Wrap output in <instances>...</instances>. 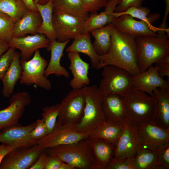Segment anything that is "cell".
<instances>
[{
	"mask_svg": "<svg viewBox=\"0 0 169 169\" xmlns=\"http://www.w3.org/2000/svg\"><path fill=\"white\" fill-rule=\"evenodd\" d=\"M156 64L158 67V73L161 77H169V54L164 57Z\"/></svg>",
	"mask_w": 169,
	"mask_h": 169,
	"instance_id": "cell-44",
	"label": "cell"
},
{
	"mask_svg": "<svg viewBox=\"0 0 169 169\" xmlns=\"http://www.w3.org/2000/svg\"><path fill=\"white\" fill-rule=\"evenodd\" d=\"M67 52H74L84 54L90 59L92 68L100 69V62L99 55L95 52L90 39V32L79 35L74 39L72 44L65 50Z\"/></svg>",
	"mask_w": 169,
	"mask_h": 169,
	"instance_id": "cell-25",
	"label": "cell"
},
{
	"mask_svg": "<svg viewBox=\"0 0 169 169\" xmlns=\"http://www.w3.org/2000/svg\"><path fill=\"white\" fill-rule=\"evenodd\" d=\"M50 41L43 34L37 33L26 37H13L8 43L9 47L19 49L22 59L28 60L37 50L49 48Z\"/></svg>",
	"mask_w": 169,
	"mask_h": 169,
	"instance_id": "cell-17",
	"label": "cell"
},
{
	"mask_svg": "<svg viewBox=\"0 0 169 169\" xmlns=\"http://www.w3.org/2000/svg\"><path fill=\"white\" fill-rule=\"evenodd\" d=\"M136 127L141 144L157 148L169 143V129L162 128L151 120L141 122Z\"/></svg>",
	"mask_w": 169,
	"mask_h": 169,
	"instance_id": "cell-16",
	"label": "cell"
},
{
	"mask_svg": "<svg viewBox=\"0 0 169 169\" xmlns=\"http://www.w3.org/2000/svg\"><path fill=\"white\" fill-rule=\"evenodd\" d=\"M112 26L111 23H110L90 32L94 38L92 44L99 55H105L108 52L111 43Z\"/></svg>",
	"mask_w": 169,
	"mask_h": 169,
	"instance_id": "cell-30",
	"label": "cell"
},
{
	"mask_svg": "<svg viewBox=\"0 0 169 169\" xmlns=\"http://www.w3.org/2000/svg\"><path fill=\"white\" fill-rule=\"evenodd\" d=\"M15 24L10 18L0 12V39L9 42L13 38Z\"/></svg>",
	"mask_w": 169,
	"mask_h": 169,
	"instance_id": "cell-36",
	"label": "cell"
},
{
	"mask_svg": "<svg viewBox=\"0 0 169 169\" xmlns=\"http://www.w3.org/2000/svg\"><path fill=\"white\" fill-rule=\"evenodd\" d=\"M37 120L26 126L19 124L5 128L0 131V142L13 149L30 146L37 144L30 137V134L35 127Z\"/></svg>",
	"mask_w": 169,
	"mask_h": 169,
	"instance_id": "cell-13",
	"label": "cell"
},
{
	"mask_svg": "<svg viewBox=\"0 0 169 169\" xmlns=\"http://www.w3.org/2000/svg\"><path fill=\"white\" fill-rule=\"evenodd\" d=\"M69 41L68 40L59 42L56 40L51 41L49 47L47 49L48 51H50L51 57L45 70V76L48 77L50 75L54 74L57 76H63L66 78L69 77L68 71L60 64L64 49Z\"/></svg>",
	"mask_w": 169,
	"mask_h": 169,
	"instance_id": "cell-22",
	"label": "cell"
},
{
	"mask_svg": "<svg viewBox=\"0 0 169 169\" xmlns=\"http://www.w3.org/2000/svg\"><path fill=\"white\" fill-rule=\"evenodd\" d=\"M20 63L22 71L19 79L21 84L35 85L47 90L51 89V82L44 75L48 63L41 56L39 49L35 51L31 59H20Z\"/></svg>",
	"mask_w": 169,
	"mask_h": 169,
	"instance_id": "cell-7",
	"label": "cell"
},
{
	"mask_svg": "<svg viewBox=\"0 0 169 169\" xmlns=\"http://www.w3.org/2000/svg\"><path fill=\"white\" fill-rule=\"evenodd\" d=\"M86 139L91 147L97 169H107L114 156V145L103 139L90 135Z\"/></svg>",
	"mask_w": 169,
	"mask_h": 169,
	"instance_id": "cell-21",
	"label": "cell"
},
{
	"mask_svg": "<svg viewBox=\"0 0 169 169\" xmlns=\"http://www.w3.org/2000/svg\"><path fill=\"white\" fill-rule=\"evenodd\" d=\"M64 162L56 156L46 154L44 169H61Z\"/></svg>",
	"mask_w": 169,
	"mask_h": 169,
	"instance_id": "cell-43",
	"label": "cell"
},
{
	"mask_svg": "<svg viewBox=\"0 0 169 169\" xmlns=\"http://www.w3.org/2000/svg\"><path fill=\"white\" fill-rule=\"evenodd\" d=\"M46 153L45 149L43 150L38 158L29 169H44Z\"/></svg>",
	"mask_w": 169,
	"mask_h": 169,
	"instance_id": "cell-45",
	"label": "cell"
},
{
	"mask_svg": "<svg viewBox=\"0 0 169 169\" xmlns=\"http://www.w3.org/2000/svg\"><path fill=\"white\" fill-rule=\"evenodd\" d=\"M169 36H146L135 38L137 64L141 72L146 71L169 54Z\"/></svg>",
	"mask_w": 169,
	"mask_h": 169,
	"instance_id": "cell-3",
	"label": "cell"
},
{
	"mask_svg": "<svg viewBox=\"0 0 169 169\" xmlns=\"http://www.w3.org/2000/svg\"><path fill=\"white\" fill-rule=\"evenodd\" d=\"M28 10L38 11L33 0H23Z\"/></svg>",
	"mask_w": 169,
	"mask_h": 169,
	"instance_id": "cell-47",
	"label": "cell"
},
{
	"mask_svg": "<svg viewBox=\"0 0 169 169\" xmlns=\"http://www.w3.org/2000/svg\"><path fill=\"white\" fill-rule=\"evenodd\" d=\"M124 125L106 121L101 126L92 131L89 135L106 140L115 146Z\"/></svg>",
	"mask_w": 169,
	"mask_h": 169,
	"instance_id": "cell-31",
	"label": "cell"
},
{
	"mask_svg": "<svg viewBox=\"0 0 169 169\" xmlns=\"http://www.w3.org/2000/svg\"><path fill=\"white\" fill-rule=\"evenodd\" d=\"M89 133H83L76 131V125L61 124L56 122L53 131L37 141L42 150L57 146L76 143L86 139Z\"/></svg>",
	"mask_w": 169,
	"mask_h": 169,
	"instance_id": "cell-9",
	"label": "cell"
},
{
	"mask_svg": "<svg viewBox=\"0 0 169 169\" xmlns=\"http://www.w3.org/2000/svg\"><path fill=\"white\" fill-rule=\"evenodd\" d=\"M59 109V104L42 108V119L47 128L49 134L52 132L55 125Z\"/></svg>",
	"mask_w": 169,
	"mask_h": 169,
	"instance_id": "cell-35",
	"label": "cell"
},
{
	"mask_svg": "<svg viewBox=\"0 0 169 169\" xmlns=\"http://www.w3.org/2000/svg\"><path fill=\"white\" fill-rule=\"evenodd\" d=\"M28 10L23 0H0V12L15 23Z\"/></svg>",
	"mask_w": 169,
	"mask_h": 169,
	"instance_id": "cell-32",
	"label": "cell"
},
{
	"mask_svg": "<svg viewBox=\"0 0 169 169\" xmlns=\"http://www.w3.org/2000/svg\"><path fill=\"white\" fill-rule=\"evenodd\" d=\"M20 57L19 53L16 51L9 68L1 79L3 84L2 93L5 97H10L13 94L15 86L21 77L22 71Z\"/></svg>",
	"mask_w": 169,
	"mask_h": 169,
	"instance_id": "cell-26",
	"label": "cell"
},
{
	"mask_svg": "<svg viewBox=\"0 0 169 169\" xmlns=\"http://www.w3.org/2000/svg\"><path fill=\"white\" fill-rule=\"evenodd\" d=\"M150 10L146 7H131L124 11L115 13L113 15L115 18H118L124 14L130 15L133 18H137L146 23L151 24L157 20L160 16L159 13L150 14Z\"/></svg>",
	"mask_w": 169,
	"mask_h": 169,
	"instance_id": "cell-34",
	"label": "cell"
},
{
	"mask_svg": "<svg viewBox=\"0 0 169 169\" xmlns=\"http://www.w3.org/2000/svg\"><path fill=\"white\" fill-rule=\"evenodd\" d=\"M16 49L10 47L0 57V79L1 80L9 68L14 57Z\"/></svg>",
	"mask_w": 169,
	"mask_h": 169,
	"instance_id": "cell-39",
	"label": "cell"
},
{
	"mask_svg": "<svg viewBox=\"0 0 169 169\" xmlns=\"http://www.w3.org/2000/svg\"><path fill=\"white\" fill-rule=\"evenodd\" d=\"M153 94L155 111L151 120L162 128L169 129V88H156Z\"/></svg>",
	"mask_w": 169,
	"mask_h": 169,
	"instance_id": "cell-23",
	"label": "cell"
},
{
	"mask_svg": "<svg viewBox=\"0 0 169 169\" xmlns=\"http://www.w3.org/2000/svg\"><path fill=\"white\" fill-rule=\"evenodd\" d=\"M123 97L129 123L136 126L141 122L152 120L155 111L153 97L133 87Z\"/></svg>",
	"mask_w": 169,
	"mask_h": 169,
	"instance_id": "cell-5",
	"label": "cell"
},
{
	"mask_svg": "<svg viewBox=\"0 0 169 169\" xmlns=\"http://www.w3.org/2000/svg\"><path fill=\"white\" fill-rule=\"evenodd\" d=\"M85 106L80 121L76 125L77 132L90 133L105 122L101 103L102 95L95 85H84Z\"/></svg>",
	"mask_w": 169,
	"mask_h": 169,
	"instance_id": "cell-4",
	"label": "cell"
},
{
	"mask_svg": "<svg viewBox=\"0 0 169 169\" xmlns=\"http://www.w3.org/2000/svg\"><path fill=\"white\" fill-rule=\"evenodd\" d=\"M13 149L11 147L6 144L2 143L0 145V165L4 157Z\"/></svg>",
	"mask_w": 169,
	"mask_h": 169,
	"instance_id": "cell-46",
	"label": "cell"
},
{
	"mask_svg": "<svg viewBox=\"0 0 169 169\" xmlns=\"http://www.w3.org/2000/svg\"><path fill=\"white\" fill-rule=\"evenodd\" d=\"M156 148L141 144L137 148L134 156L136 169H157Z\"/></svg>",
	"mask_w": 169,
	"mask_h": 169,
	"instance_id": "cell-27",
	"label": "cell"
},
{
	"mask_svg": "<svg viewBox=\"0 0 169 169\" xmlns=\"http://www.w3.org/2000/svg\"><path fill=\"white\" fill-rule=\"evenodd\" d=\"M10 97L9 105L0 110V131L19 124L25 107L31 102L30 95L26 91L17 92Z\"/></svg>",
	"mask_w": 169,
	"mask_h": 169,
	"instance_id": "cell-12",
	"label": "cell"
},
{
	"mask_svg": "<svg viewBox=\"0 0 169 169\" xmlns=\"http://www.w3.org/2000/svg\"><path fill=\"white\" fill-rule=\"evenodd\" d=\"M42 19L38 11L28 10L15 24L13 37L24 36L28 34L38 33Z\"/></svg>",
	"mask_w": 169,
	"mask_h": 169,
	"instance_id": "cell-24",
	"label": "cell"
},
{
	"mask_svg": "<svg viewBox=\"0 0 169 169\" xmlns=\"http://www.w3.org/2000/svg\"><path fill=\"white\" fill-rule=\"evenodd\" d=\"M145 0H122L116 7L114 12H121L131 7H140Z\"/></svg>",
	"mask_w": 169,
	"mask_h": 169,
	"instance_id": "cell-42",
	"label": "cell"
},
{
	"mask_svg": "<svg viewBox=\"0 0 169 169\" xmlns=\"http://www.w3.org/2000/svg\"><path fill=\"white\" fill-rule=\"evenodd\" d=\"M83 87L72 89L59 104L57 122L62 125H77L81 120L85 106Z\"/></svg>",
	"mask_w": 169,
	"mask_h": 169,
	"instance_id": "cell-8",
	"label": "cell"
},
{
	"mask_svg": "<svg viewBox=\"0 0 169 169\" xmlns=\"http://www.w3.org/2000/svg\"><path fill=\"white\" fill-rule=\"evenodd\" d=\"M156 151L157 169H169V143L159 146Z\"/></svg>",
	"mask_w": 169,
	"mask_h": 169,
	"instance_id": "cell-38",
	"label": "cell"
},
{
	"mask_svg": "<svg viewBox=\"0 0 169 169\" xmlns=\"http://www.w3.org/2000/svg\"><path fill=\"white\" fill-rule=\"evenodd\" d=\"M37 121L36 126L30 134L31 139L37 141L49 134L47 128L43 120L42 119H38Z\"/></svg>",
	"mask_w": 169,
	"mask_h": 169,
	"instance_id": "cell-41",
	"label": "cell"
},
{
	"mask_svg": "<svg viewBox=\"0 0 169 169\" xmlns=\"http://www.w3.org/2000/svg\"><path fill=\"white\" fill-rule=\"evenodd\" d=\"M133 87L154 98V90L157 88H169V82L161 77L156 64L151 66L146 71L133 76Z\"/></svg>",
	"mask_w": 169,
	"mask_h": 169,
	"instance_id": "cell-18",
	"label": "cell"
},
{
	"mask_svg": "<svg viewBox=\"0 0 169 169\" xmlns=\"http://www.w3.org/2000/svg\"><path fill=\"white\" fill-rule=\"evenodd\" d=\"M34 2L40 13L42 19V23L38 33L45 35L50 42L56 40L53 24V10L52 0L43 5Z\"/></svg>",
	"mask_w": 169,
	"mask_h": 169,
	"instance_id": "cell-28",
	"label": "cell"
},
{
	"mask_svg": "<svg viewBox=\"0 0 169 169\" xmlns=\"http://www.w3.org/2000/svg\"><path fill=\"white\" fill-rule=\"evenodd\" d=\"M67 57L70 62L69 69L73 76L69 82L71 87L72 89H80L88 85L90 83L88 76L90 64L83 60L78 53L68 52Z\"/></svg>",
	"mask_w": 169,
	"mask_h": 169,
	"instance_id": "cell-20",
	"label": "cell"
},
{
	"mask_svg": "<svg viewBox=\"0 0 169 169\" xmlns=\"http://www.w3.org/2000/svg\"><path fill=\"white\" fill-rule=\"evenodd\" d=\"M84 10L89 13H93L105 7L109 0H80Z\"/></svg>",
	"mask_w": 169,
	"mask_h": 169,
	"instance_id": "cell-40",
	"label": "cell"
},
{
	"mask_svg": "<svg viewBox=\"0 0 169 169\" xmlns=\"http://www.w3.org/2000/svg\"><path fill=\"white\" fill-rule=\"evenodd\" d=\"M101 106L106 121L122 125L129 122L123 96L113 94L102 95Z\"/></svg>",
	"mask_w": 169,
	"mask_h": 169,
	"instance_id": "cell-14",
	"label": "cell"
},
{
	"mask_svg": "<svg viewBox=\"0 0 169 169\" xmlns=\"http://www.w3.org/2000/svg\"><path fill=\"white\" fill-rule=\"evenodd\" d=\"M135 38L118 31L112 26L111 43L108 52L99 55L100 69L105 65H113L124 69L133 76L140 74Z\"/></svg>",
	"mask_w": 169,
	"mask_h": 169,
	"instance_id": "cell-1",
	"label": "cell"
},
{
	"mask_svg": "<svg viewBox=\"0 0 169 169\" xmlns=\"http://www.w3.org/2000/svg\"><path fill=\"white\" fill-rule=\"evenodd\" d=\"M33 0V1L34 2H35L37 3H38L40 4L43 5L47 3L50 0Z\"/></svg>",
	"mask_w": 169,
	"mask_h": 169,
	"instance_id": "cell-49",
	"label": "cell"
},
{
	"mask_svg": "<svg viewBox=\"0 0 169 169\" xmlns=\"http://www.w3.org/2000/svg\"><path fill=\"white\" fill-rule=\"evenodd\" d=\"M53 26L56 39L64 42L84 33L85 20L65 13L53 12Z\"/></svg>",
	"mask_w": 169,
	"mask_h": 169,
	"instance_id": "cell-10",
	"label": "cell"
},
{
	"mask_svg": "<svg viewBox=\"0 0 169 169\" xmlns=\"http://www.w3.org/2000/svg\"><path fill=\"white\" fill-rule=\"evenodd\" d=\"M102 69L103 78L98 87L102 95L113 94L123 96L133 88V76L126 70L113 65Z\"/></svg>",
	"mask_w": 169,
	"mask_h": 169,
	"instance_id": "cell-6",
	"label": "cell"
},
{
	"mask_svg": "<svg viewBox=\"0 0 169 169\" xmlns=\"http://www.w3.org/2000/svg\"><path fill=\"white\" fill-rule=\"evenodd\" d=\"M9 47L8 43L0 39V57L8 50Z\"/></svg>",
	"mask_w": 169,
	"mask_h": 169,
	"instance_id": "cell-48",
	"label": "cell"
},
{
	"mask_svg": "<svg viewBox=\"0 0 169 169\" xmlns=\"http://www.w3.org/2000/svg\"><path fill=\"white\" fill-rule=\"evenodd\" d=\"M141 144L136 126L129 122L126 123L115 146L113 158L134 154Z\"/></svg>",
	"mask_w": 169,
	"mask_h": 169,
	"instance_id": "cell-19",
	"label": "cell"
},
{
	"mask_svg": "<svg viewBox=\"0 0 169 169\" xmlns=\"http://www.w3.org/2000/svg\"><path fill=\"white\" fill-rule=\"evenodd\" d=\"M43 150L37 144L13 149L2 160L0 169H29Z\"/></svg>",
	"mask_w": 169,
	"mask_h": 169,
	"instance_id": "cell-11",
	"label": "cell"
},
{
	"mask_svg": "<svg viewBox=\"0 0 169 169\" xmlns=\"http://www.w3.org/2000/svg\"><path fill=\"white\" fill-rule=\"evenodd\" d=\"M53 12L65 13L86 20L89 13L83 8L80 0H52Z\"/></svg>",
	"mask_w": 169,
	"mask_h": 169,
	"instance_id": "cell-29",
	"label": "cell"
},
{
	"mask_svg": "<svg viewBox=\"0 0 169 169\" xmlns=\"http://www.w3.org/2000/svg\"><path fill=\"white\" fill-rule=\"evenodd\" d=\"M114 12L104 9L100 13H91L85 21L84 33L90 32L93 29L103 27L111 23L115 18Z\"/></svg>",
	"mask_w": 169,
	"mask_h": 169,
	"instance_id": "cell-33",
	"label": "cell"
},
{
	"mask_svg": "<svg viewBox=\"0 0 169 169\" xmlns=\"http://www.w3.org/2000/svg\"><path fill=\"white\" fill-rule=\"evenodd\" d=\"M114 4H115L116 6L121 2L122 0H109Z\"/></svg>",
	"mask_w": 169,
	"mask_h": 169,
	"instance_id": "cell-50",
	"label": "cell"
},
{
	"mask_svg": "<svg viewBox=\"0 0 169 169\" xmlns=\"http://www.w3.org/2000/svg\"><path fill=\"white\" fill-rule=\"evenodd\" d=\"M45 151L47 155L56 156L75 169H97L91 147L86 139L47 148Z\"/></svg>",
	"mask_w": 169,
	"mask_h": 169,
	"instance_id": "cell-2",
	"label": "cell"
},
{
	"mask_svg": "<svg viewBox=\"0 0 169 169\" xmlns=\"http://www.w3.org/2000/svg\"><path fill=\"white\" fill-rule=\"evenodd\" d=\"M134 154L113 158L107 169H136L134 162Z\"/></svg>",
	"mask_w": 169,
	"mask_h": 169,
	"instance_id": "cell-37",
	"label": "cell"
},
{
	"mask_svg": "<svg viewBox=\"0 0 169 169\" xmlns=\"http://www.w3.org/2000/svg\"><path fill=\"white\" fill-rule=\"evenodd\" d=\"M117 30L135 38L146 36L158 37V28L143 21L136 20L127 14L115 18L111 23Z\"/></svg>",
	"mask_w": 169,
	"mask_h": 169,
	"instance_id": "cell-15",
	"label": "cell"
}]
</instances>
